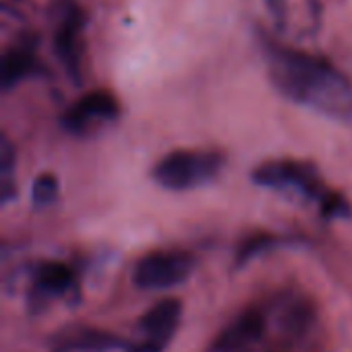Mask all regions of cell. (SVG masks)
Wrapping results in <instances>:
<instances>
[{"label":"cell","mask_w":352,"mask_h":352,"mask_svg":"<svg viewBox=\"0 0 352 352\" xmlns=\"http://www.w3.org/2000/svg\"><path fill=\"white\" fill-rule=\"evenodd\" d=\"M276 89L299 105L352 126V85L330 62L285 45L266 47Z\"/></svg>","instance_id":"cell-1"},{"label":"cell","mask_w":352,"mask_h":352,"mask_svg":"<svg viewBox=\"0 0 352 352\" xmlns=\"http://www.w3.org/2000/svg\"><path fill=\"white\" fill-rule=\"evenodd\" d=\"M225 167V157L214 151H175L165 155L153 169L155 182L173 192L210 184Z\"/></svg>","instance_id":"cell-2"},{"label":"cell","mask_w":352,"mask_h":352,"mask_svg":"<svg viewBox=\"0 0 352 352\" xmlns=\"http://www.w3.org/2000/svg\"><path fill=\"white\" fill-rule=\"evenodd\" d=\"M254 182L268 190L295 194L320 202L328 194L316 167L301 161H268L254 171Z\"/></svg>","instance_id":"cell-3"},{"label":"cell","mask_w":352,"mask_h":352,"mask_svg":"<svg viewBox=\"0 0 352 352\" xmlns=\"http://www.w3.org/2000/svg\"><path fill=\"white\" fill-rule=\"evenodd\" d=\"M194 258L184 252H157L134 268V285L142 291H165L186 283L194 272Z\"/></svg>","instance_id":"cell-4"},{"label":"cell","mask_w":352,"mask_h":352,"mask_svg":"<svg viewBox=\"0 0 352 352\" xmlns=\"http://www.w3.org/2000/svg\"><path fill=\"white\" fill-rule=\"evenodd\" d=\"M120 105L109 91H91L80 97L62 116V126L70 134L85 136L101 124H109L118 118Z\"/></svg>","instance_id":"cell-5"},{"label":"cell","mask_w":352,"mask_h":352,"mask_svg":"<svg viewBox=\"0 0 352 352\" xmlns=\"http://www.w3.org/2000/svg\"><path fill=\"white\" fill-rule=\"evenodd\" d=\"M82 25H85L82 10L72 0H64L60 19H58V27L54 33V50H56V56L60 58V62L64 64L66 72L74 80H78V68H80L78 39H80Z\"/></svg>","instance_id":"cell-6"},{"label":"cell","mask_w":352,"mask_h":352,"mask_svg":"<svg viewBox=\"0 0 352 352\" xmlns=\"http://www.w3.org/2000/svg\"><path fill=\"white\" fill-rule=\"evenodd\" d=\"M76 289L74 272L62 262H41L33 270V283L29 291V307L39 311L43 301L52 297H68Z\"/></svg>","instance_id":"cell-7"},{"label":"cell","mask_w":352,"mask_h":352,"mask_svg":"<svg viewBox=\"0 0 352 352\" xmlns=\"http://www.w3.org/2000/svg\"><path fill=\"white\" fill-rule=\"evenodd\" d=\"M182 303L177 299H163L153 305L140 318V330L146 336V344L163 351L175 336L182 320Z\"/></svg>","instance_id":"cell-8"},{"label":"cell","mask_w":352,"mask_h":352,"mask_svg":"<svg viewBox=\"0 0 352 352\" xmlns=\"http://www.w3.org/2000/svg\"><path fill=\"white\" fill-rule=\"evenodd\" d=\"M264 334V318L258 311H245L229 324L212 344V352H241L254 346Z\"/></svg>","instance_id":"cell-9"},{"label":"cell","mask_w":352,"mask_h":352,"mask_svg":"<svg viewBox=\"0 0 352 352\" xmlns=\"http://www.w3.org/2000/svg\"><path fill=\"white\" fill-rule=\"evenodd\" d=\"M124 342L109 332L95 328H70L56 336V352H107L122 346Z\"/></svg>","instance_id":"cell-10"},{"label":"cell","mask_w":352,"mask_h":352,"mask_svg":"<svg viewBox=\"0 0 352 352\" xmlns=\"http://www.w3.org/2000/svg\"><path fill=\"white\" fill-rule=\"evenodd\" d=\"M37 58L33 43H16L12 45L4 58H2V70H0V82L4 91H10L16 87L23 78L37 72Z\"/></svg>","instance_id":"cell-11"},{"label":"cell","mask_w":352,"mask_h":352,"mask_svg":"<svg viewBox=\"0 0 352 352\" xmlns=\"http://www.w3.org/2000/svg\"><path fill=\"white\" fill-rule=\"evenodd\" d=\"M14 163H16L14 146L6 136H2L0 138V192H2V204H8L16 194V188H14Z\"/></svg>","instance_id":"cell-12"},{"label":"cell","mask_w":352,"mask_h":352,"mask_svg":"<svg viewBox=\"0 0 352 352\" xmlns=\"http://www.w3.org/2000/svg\"><path fill=\"white\" fill-rule=\"evenodd\" d=\"M58 192H60V184H58L56 175H52V173H41V175H37L35 182H33L31 200H33L35 206L43 208V206L54 204V200L58 198Z\"/></svg>","instance_id":"cell-13"},{"label":"cell","mask_w":352,"mask_h":352,"mask_svg":"<svg viewBox=\"0 0 352 352\" xmlns=\"http://www.w3.org/2000/svg\"><path fill=\"white\" fill-rule=\"evenodd\" d=\"M322 204V212L326 219H336V217H346L349 214V202L340 196V194H334V192H328L326 198L320 202Z\"/></svg>","instance_id":"cell-14"},{"label":"cell","mask_w":352,"mask_h":352,"mask_svg":"<svg viewBox=\"0 0 352 352\" xmlns=\"http://www.w3.org/2000/svg\"><path fill=\"white\" fill-rule=\"evenodd\" d=\"M268 2V8L272 10V14L276 19H283L285 12H287V0H266Z\"/></svg>","instance_id":"cell-15"},{"label":"cell","mask_w":352,"mask_h":352,"mask_svg":"<svg viewBox=\"0 0 352 352\" xmlns=\"http://www.w3.org/2000/svg\"><path fill=\"white\" fill-rule=\"evenodd\" d=\"M134 352H161V351H157L155 346H151V344H142L140 349H136Z\"/></svg>","instance_id":"cell-16"}]
</instances>
